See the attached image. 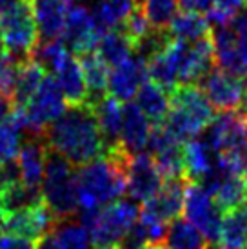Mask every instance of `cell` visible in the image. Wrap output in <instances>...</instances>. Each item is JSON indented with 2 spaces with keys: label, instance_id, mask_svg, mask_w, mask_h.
<instances>
[{
  "label": "cell",
  "instance_id": "1",
  "mask_svg": "<svg viewBox=\"0 0 247 249\" xmlns=\"http://www.w3.org/2000/svg\"><path fill=\"white\" fill-rule=\"evenodd\" d=\"M44 139L51 149L64 155L75 167L100 159L107 151L89 104L68 106L60 117L48 125Z\"/></svg>",
  "mask_w": 247,
  "mask_h": 249
},
{
  "label": "cell",
  "instance_id": "2",
  "mask_svg": "<svg viewBox=\"0 0 247 249\" xmlns=\"http://www.w3.org/2000/svg\"><path fill=\"white\" fill-rule=\"evenodd\" d=\"M131 155L122 147L109 149L104 157L78 167L76 191L80 209H102L122 198L127 191L125 169Z\"/></svg>",
  "mask_w": 247,
  "mask_h": 249
},
{
  "label": "cell",
  "instance_id": "3",
  "mask_svg": "<svg viewBox=\"0 0 247 249\" xmlns=\"http://www.w3.org/2000/svg\"><path fill=\"white\" fill-rule=\"evenodd\" d=\"M169 98L171 107L164 124L180 142L198 137L214 120V107L196 84H178L169 93Z\"/></svg>",
  "mask_w": 247,
  "mask_h": 249
},
{
  "label": "cell",
  "instance_id": "4",
  "mask_svg": "<svg viewBox=\"0 0 247 249\" xmlns=\"http://www.w3.org/2000/svg\"><path fill=\"white\" fill-rule=\"evenodd\" d=\"M44 202L56 220H68L80 209L75 166L64 155L48 147L46 173L42 180Z\"/></svg>",
  "mask_w": 247,
  "mask_h": 249
},
{
  "label": "cell",
  "instance_id": "5",
  "mask_svg": "<svg viewBox=\"0 0 247 249\" xmlns=\"http://www.w3.org/2000/svg\"><path fill=\"white\" fill-rule=\"evenodd\" d=\"M80 224L88 229L96 248L118 246L127 229L137 222L140 209L131 200L111 202L102 209H78Z\"/></svg>",
  "mask_w": 247,
  "mask_h": 249
},
{
  "label": "cell",
  "instance_id": "6",
  "mask_svg": "<svg viewBox=\"0 0 247 249\" xmlns=\"http://www.w3.org/2000/svg\"><path fill=\"white\" fill-rule=\"evenodd\" d=\"M0 35L7 53L28 60L38 44V29L29 0H11L0 9Z\"/></svg>",
  "mask_w": 247,
  "mask_h": 249
},
{
  "label": "cell",
  "instance_id": "7",
  "mask_svg": "<svg viewBox=\"0 0 247 249\" xmlns=\"http://www.w3.org/2000/svg\"><path fill=\"white\" fill-rule=\"evenodd\" d=\"M28 117V133L29 137H44L51 122H55L68 107L60 86L55 76L46 75L40 88L33 97L29 98L26 106H22Z\"/></svg>",
  "mask_w": 247,
  "mask_h": 249
},
{
  "label": "cell",
  "instance_id": "8",
  "mask_svg": "<svg viewBox=\"0 0 247 249\" xmlns=\"http://www.w3.org/2000/svg\"><path fill=\"white\" fill-rule=\"evenodd\" d=\"M184 213L185 220L194 224L204 233L207 242L216 246L222 231V209L204 187L196 182H189L184 196Z\"/></svg>",
  "mask_w": 247,
  "mask_h": 249
},
{
  "label": "cell",
  "instance_id": "9",
  "mask_svg": "<svg viewBox=\"0 0 247 249\" xmlns=\"http://www.w3.org/2000/svg\"><path fill=\"white\" fill-rule=\"evenodd\" d=\"M189 182L191 180L187 177L165 178L158 193L144 202L138 216L144 220L164 222V224H169L175 218H178L184 209V196Z\"/></svg>",
  "mask_w": 247,
  "mask_h": 249
},
{
  "label": "cell",
  "instance_id": "10",
  "mask_svg": "<svg viewBox=\"0 0 247 249\" xmlns=\"http://www.w3.org/2000/svg\"><path fill=\"white\" fill-rule=\"evenodd\" d=\"M56 222L58 220L49 211L46 202H42L35 208L6 214L2 224H0V229L4 231V235L38 242L42 236H46L48 233L53 231Z\"/></svg>",
  "mask_w": 247,
  "mask_h": 249
},
{
  "label": "cell",
  "instance_id": "11",
  "mask_svg": "<svg viewBox=\"0 0 247 249\" xmlns=\"http://www.w3.org/2000/svg\"><path fill=\"white\" fill-rule=\"evenodd\" d=\"M125 178H127V191L135 202L149 200L153 195L158 193V189L164 184V175L155 164V159L151 153H138L133 155L127 162L125 169Z\"/></svg>",
  "mask_w": 247,
  "mask_h": 249
},
{
  "label": "cell",
  "instance_id": "12",
  "mask_svg": "<svg viewBox=\"0 0 247 249\" xmlns=\"http://www.w3.org/2000/svg\"><path fill=\"white\" fill-rule=\"evenodd\" d=\"M104 33L106 31L96 26L89 9H86L84 6H75L69 9L60 38L75 55H82L88 51H95Z\"/></svg>",
  "mask_w": 247,
  "mask_h": 249
},
{
  "label": "cell",
  "instance_id": "13",
  "mask_svg": "<svg viewBox=\"0 0 247 249\" xmlns=\"http://www.w3.org/2000/svg\"><path fill=\"white\" fill-rule=\"evenodd\" d=\"M200 89L204 91L209 104L216 111H233L240 106L242 100V80L238 76L229 75L227 71L220 70L214 66L213 70L198 84Z\"/></svg>",
  "mask_w": 247,
  "mask_h": 249
},
{
  "label": "cell",
  "instance_id": "14",
  "mask_svg": "<svg viewBox=\"0 0 247 249\" xmlns=\"http://www.w3.org/2000/svg\"><path fill=\"white\" fill-rule=\"evenodd\" d=\"M147 78H149L147 62L137 53H133L125 62L113 68V71L109 73L107 91L120 102H131L137 97L142 84L147 82Z\"/></svg>",
  "mask_w": 247,
  "mask_h": 249
},
{
  "label": "cell",
  "instance_id": "15",
  "mask_svg": "<svg viewBox=\"0 0 247 249\" xmlns=\"http://www.w3.org/2000/svg\"><path fill=\"white\" fill-rule=\"evenodd\" d=\"M42 40L60 38L73 0H29Z\"/></svg>",
  "mask_w": 247,
  "mask_h": 249
},
{
  "label": "cell",
  "instance_id": "16",
  "mask_svg": "<svg viewBox=\"0 0 247 249\" xmlns=\"http://www.w3.org/2000/svg\"><path fill=\"white\" fill-rule=\"evenodd\" d=\"M151 125L142 109L135 102H125L122 106V131H120V147L127 155H138L145 149L149 140Z\"/></svg>",
  "mask_w": 247,
  "mask_h": 249
},
{
  "label": "cell",
  "instance_id": "17",
  "mask_svg": "<svg viewBox=\"0 0 247 249\" xmlns=\"http://www.w3.org/2000/svg\"><path fill=\"white\" fill-rule=\"evenodd\" d=\"M53 75L60 86L68 106L88 104V88H86V80H84V73L78 58L68 53L56 64Z\"/></svg>",
  "mask_w": 247,
  "mask_h": 249
},
{
  "label": "cell",
  "instance_id": "18",
  "mask_svg": "<svg viewBox=\"0 0 247 249\" xmlns=\"http://www.w3.org/2000/svg\"><path fill=\"white\" fill-rule=\"evenodd\" d=\"M48 142L44 137H29L18 147V166H20L22 182L29 186H40L46 173L48 159Z\"/></svg>",
  "mask_w": 247,
  "mask_h": 249
},
{
  "label": "cell",
  "instance_id": "19",
  "mask_svg": "<svg viewBox=\"0 0 247 249\" xmlns=\"http://www.w3.org/2000/svg\"><path fill=\"white\" fill-rule=\"evenodd\" d=\"M78 62L82 68L86 88H88V104L93 106L102 100L109 91V66L96 51H88L78 55Z\"/></svg>",
  "mask_w": 247,
  "mask_h": 249
},
{
  "label": "cell",
  "instance_id": "20",
  "mask_svg": "<svg viewBox=\"0 0 247 249\" xmlns=\"http://www.w3.org/2000/svg\"><path fill=\"white\" fill-rule=\"evenodd\" d=\"M91 107L95 111L96 122H98L107 151L120 147V131H122V104H120V100L107 93L102 100H98Z\"/></svg>",
  "mask_w": 247,
  "mask_h": 249
},
{
  "label": "cell",
  "instance_id": "21",
  "mask_svg": "<svg viewBox=\"0 0 247 249\" xmlns=\"http://www.w3.org/2000/svg\"><path fill=\"white\" fill-rule=\"evenodd\" d=\"M184 166L185 177L191 182H198L211 169L216 167V153L209 147L202 137L184 142Z\"/></svg>",
  "mask_w": 247,
  "mask_h": 249
},
{
  "label": "cell",
  "instance_id": "22",
  "mask_svg": "<svg viewBox=\"0 0 247 249\" xmlns=\"http://www.w3.org/2000/svg\"><path fill=\"white\" fill-rule=\"evenodd\" d=\"M218 249L247 248V202L238 208L226 211L222 218V231L216 242Z\"/></svg>",
  "mask_w": 247,
  "mask_h": 249
},
{
  "label": "cell",
  "instance_id": "23",
  "mask_svg": "<svg viewBox=\"0 0 247 249\" xmlns=\"http://www.w3.org/2000/svg\"><path fill=\"white\" fill-rule=\"evenodd\" d=\"M135 98H137V106L142 109L147 120H151L153 124L164 122L169 113V107H171L169 93L164 88L147 80L145 84H142V88L138 89Z\"/></svg>",
  "mask_w": 247,
  "mask_h": 249
},
{
  "label": "cell",
  "instance_id": "24",
  "mask_svg": "<svg viewBox=\"0 0 247 249\" xmlns=\"http://www.w3.org/2000/svg\"><path fill=\"white\" fill-rule=\"evenodd\" d=\"M164 246L167 249H207L209 242L194 224L189 220L175 218L167 226Z\"/></svg>",
  "mask_w": 247,
  "mask_h": 249
},
{
  "label": "cell",
  "instance_id": "25",
  "mask_svg": "<svg viewBox=\"0 0 247 249\" xmlns=\"http://www.w3.org/2000/svg\"><path fill=\"white\" fill-rule=\"evenodd\" d=\"M98 55L102 56L107 66H113L117 68L122 62H125L133 53H135V46L133 42L124 35L122 29H109L106 31L100 40L96 44L95 49Z\"/></svg>",
  "mask_w": 247,
  "mask_h": 249
},
{
  "label": "cell",
  "instance_id": "26",
  "mask_svg": "<svg viewBox=\"0 0 247 249\" xmlns=\"http://www.w3.org/2000/svg\"><path fill=\"white\" fill-rule=\"evenodd\" d=\"M167 31H169L171 38L193 42L209 35L211 33V24H209L206 15L193 13V11H182V13H178L173 18Z\"/></svg>",
  "mask_w": 247,
  "mask_h": 249
},
{
  "label": "cell",
  "instance_id": "27",
  "mask_svg": "<svg viewBox=\"0 0 247 249\" xmlns=\"http://www.w3.org/2000/svg\"><path fill=\"white\" fill-rule=\"evenodd\" d=\"M42 202H44V195H42L40 186H29L24 182H17L0 193V204L6 214L35 208Z\"/></svg>",
  "mask_w": 247,
  "mask_h": 249
},
{
  "label": "cell",
  "instance_id": "28",
  "mask_svg": "<svg viewBox=\"0 0 247 249\" xmlns=\"http://www.w3.org/2000/svg\"><path fill=\"white\" fill-rule=\"evenodd\" d=\"M135 6L137 0H98L91 13L98 28L102 31H109L120 28Z\"/></svg>",
  "mask_w": 247,
  "mask_h": 249
},
{
  "label": "cell",
  "instance_id": "29",
  "mask_svg": "<svg viewBox=\"0 0 247 249\" xmlns=\"http://www.w3.org/2000/svg\"><path fill=\"white\" fill-rule=\"evenodd\" d=\"M48 71L44 66L28 58L24 60L20 66V73H18V80H17V89L13 95V106H26L29 102V98L33 97L36 89L40 88L42 80L46 78Z\"/></svg>",
  "mask_w": 247,
  "mask_h": 249
},
{
  "label": "cell",
  "instance_id": "30",
  "mask_svg": "<svg viewBox=\"0 0 247 249\" xmlns=\"http://www.w3.org/2000/svg\"><path fill=\"white\" fill-rule=\"evenodd\" d=\"M214 202L216 206L222 209V213L231 211V209L238 208L242 204H246V186H244V178L240 175L227 173L222 180L220 187L214 193Z\"/></svg>",
  "mask_w": 247,
  "mask_h": 249
},
{
  "label": "cell",
  "instance_id": "31",
  "mask_svg": "<svg viewBox=\"0 0 247 249\" xmlns=\"http://www.w3.org/2000/svg\"><path fill=\"white\" fill-rule=\"evenodd\" d=\"M53 236L60 249H88L89 248V233L80 222L58 220L53 228Z\"/></svg>",
  "mask_w": 247,
  "mask_h": 249
},
{
  "label": "cell",
  "instance_id": "32",
  "mask_svg": "<svg viewBox=\"0 0 247 249\" xmlns=\"http://www.w3.org/2000/svg\"><path fill=\"white\" fill-rule=\"evenodd\" d=\"M147 22L155 29H167L178 15V0H138Z\"/></svg>",
  "mask_w": 247,
  "mask_h": 249
},
{
  "label": "cell",
  "instance_id": "33",
  "mask_svg": "<svg viewBox=\"0 0 247 249\" xmlns=\"http://www.w3.org/2000/svg\"><path fill=\"white\" fill-rule=\"evenodd\" d=\"M22 62H24L22 58H17L7 51L0 56V93L11 100L17 89V80H18Z\"/></svg>",
  "mask_w": 247,
  "mask_h": 249
},
{
  "label": "cell",
  "instance_id": "34",
  "mask_svg": "<svg viewBox=\"0 0 247 249\" xmlns=\"http://www.w3.org/2000/svg\"><path fill=\"white\" fill-rule=\"evenodd\" d=\"M120 29L124 31V35L133 42V46H135L140 38H144V36L153 29L151 24L145 18L144 11H142V6H140L138 0H137V6L133 7V11H131V13L125 17V20L122 22Z\"/></svg>",
  "mask_w": 247,
  "mask_h": 249
},
{
  "label": "cell",
  "instance_id": "35",
  "mask_svg": "<svg viewBox=\"0 0 247 249\" xmlns=\"http://www.w3.org/2000/svg\"><path fill=\"white\" fill-rule=\"evenodd\" d=\"M20 144V131L15 129L7 120L0 122V164L15 159Z\"/></svg>",
  "mask_w": 247,
  "mask_h": 249
},
{
  "label": "cell",
  "instance_id": "36",
  "mask_svg": "<svg viewBox=\"0 0 247 249\" xmlns=\"http://www.w3.org/2000/svg\"><path fill=\"white\" fill-rule=\"evenodd\" d=\"M149 244V231L144 220H137L118 242V249H142Z\"/></svg>",
  "mask_w": 247,
  "mask_h": 249
},
{
  "label": "cell",
  "instance_id": "37",
  "mask_svg": "<svg viewBox=\"0 0 247 249\" xmlns=\"http://www.w3.org/2000/svg\"><path fill=\"white\" fill-rule=\"evenodd\" d=\"M22 180L20 175V166H18V160H6L0 164V193L6 191L9 186H13L17 182Z\"/></svg>",
  "mask_w": 247,
  "mask_h": 249
},
{
  "label": "cell",
  "instance_id": "38",
  "mask_svg": "<svg viewBox=\"0 0 247 249\" xmlns=\"http://www.w3.org/2000/svg\"><path fill=\"white\" fill-rule=\"evenodd\" d=\"M216 0H178V7L182 11H193V13L207 15L214 7Z\"/></svg>",
  "mask_w": 247,
  "mask_h": 249
},
{
  "label": "cell",
  "instance_id": "39",
  "mask_svg": "<svg viewBox=\"0 0 247 249\" xmlns=\"http://www.w3.org/2000/svg\"><path fill=\"white\" fill-rule=\"evenodd\" d=\"M0 249H35L31 240H24V238H17L11 235L0 236Z\"/></svg>",
  "mask_w": 247,
  "mask_h": 249
},
{
  "label": "cell",
  "instance_id": "40",
  "mask_svg": "<svg viewBox=\"0 0 247 249\" xmlns=\"http://www.w3.org/2000/svg\"><path fill=\"white\" fill-rule=\"evenodd\" d=\"M11 111H13V100L0 93V122H4Z\"/></svg>",
  "mask_w": 247,
  "mask_h": 249
},
{
  "label": "cell",
  "instance_id": "41",
  "mask_svg": "<svg viewBox=\"0 0 247 249\" xmlns=\"http://www.w3.org/2000/svg\"><path fill=\"white\" fill-rule=\"evenodd\" d=\"M35 249H60V248H58V244H56L53 233H48V235L42 236L40 240L36 242V248Z\"/></svg>",
  "mask_w": 247,
  "mask_h": 249
},
{
  "label": "cell",
  "instance_id": "42",
  "mask_svg": "<svg viewBox=\"0 0 247 249\" xmlns=\"http://www.w3.org/2000/svg\"><path fill=\"white\" fill-rule=\"evenodd\" d=\"M240 113L247 117V76L242 82V100H240Z\"/></svg>",
  "mask_w": 247,
  "mask_h": 249
},
{
  "label": "cell",
  "instance_id": "43",
  "mask_svg": "<svg viewBox=\"0 0 247 249\" xmlns=\"http://www.w3.org/2000/svg\"><path fill=\"white\" fill-rule=\"evenodd\" d=\"M6 53V48H4V40H2V35H0V56Z\"/></svg>",
  "mask_w": 247,
  "mask_h": 249
},
{
  "label": "cell",
  "instance_id": "44",
  "mask_svg": "<svg viewBox=\"0 0 247 249\" xmlns=\"http://www.w3.org/2000/svg\"><path fill=\"white\" fill-rule=\"evenodd\" d=\"M4 216H6V211H4L2 204H0V224H2V220H4Z\"/></svg>",
  "mask_w": 247,
  "mask_h": 249
},
{
  "label": "cell",
  "instance_id": "45",
  "mask_svg": "<svg viewBox=\"0 0 247 249\" xmlns=\"http://www.w3.org/2000/svg\"><path fill=\"white\" fill-rule=\"evenodd\" d=\"M9 2H11V0H0V9H4V7L9 4Z\"/></svg>",
  "mask_w": 247,
  "mask_h": 249
},
{
  "label": "cell",
  "instance_id": "46",
  "mask_svg": "<svg viewBox=\"0 0 247 249\" xmlns=\"http://www.w3.org/2000/svg\"><path fill=\"white\" fill-rule=\"evenodd\" d=\"M244 186H246V198H247V173L244 175Z\"/></svg>",
  "mask_w": 247,
  "mask_h": 249
},
{
  "label": "cell",
  "instance_id": "47",
  "mask_svg": "<svg viewBox=\"0 0 247 249\" xmlns=\"http://www.w3.org/2000/svg\"><path fill=\"white\" fill-rule=\"evenodd\" d=\"M96 249H118V246H107V248H96Z\"/></svg>",
  "mask_w": 247,
  "mask_h": 249
},
{
  "label": "cell",
  "instance_id": "48",
  "mask_svg": "<svg viewBox=\"0 0 247 249\" xmlns=\"http://www.w3.org/2000/svg\"><path fill=\"white\" fill-rule=\"evenodd\" d=\"M158 246H145V248H142V249H157Z\"/></svg>",
  "mask_w": 247,
  "mask_h": 249
},
{
  "label": "cell",
  "instance_id": "49",
  "mask_svg": "<svg viewBox=\"0 0 247 249\" xmlns=\"http://www.w3.org/2000/svg\"><path fill=\"white\" fill-rule=\"evenodd\" d=\"M157 249H167V248H165V246H158Z\"/></svg>",
  "mask_w": 247,
  "mask_h": 249
},
{
  "label": "cell",
  "instance_id": "50",
  "mask_svg": "<svg viewBox=\"0 0 247 249\" xmlns=\"http://www.w3.org/2000/svg\"><path fill=\"white\" fill-rule=\"evenodd\" d=\"M207 249H218V248H216V246H213V248H207Z\"/></svg>",
  "mask_w": 247,
  "mask_h": 249
},
{
  "label": "cell",
  "instance_id": "51",
  "mask_svg": "<svg viewBox=\"0 0 247 249\" xmlns=\"http://www.w3.org/2000/svg\"><path fill=\"white\" fill-rule=\"evenodd\" d=\"M244 4H247V0H244Z\"/></svg>",
  "mask_w": 247,
  "mask_h": 249
},
{
  "label": "cell",
  "instance_id": "52",
  "mask_svg": "<svg viewBox=\"0 0 247 249\" xmlns=\"http://www.w3.org/2000/svg\"><path fill=\"white\" fill-rule=\"evenodd\" d=\"M246 249H247V248H246Z\"/></svg>",
  "mask_w": 247,
  "mask_h": 249
}]
</instances>
